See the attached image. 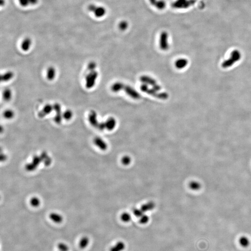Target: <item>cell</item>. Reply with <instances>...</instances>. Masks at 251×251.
Returning <instances> with one entry per match:
<instances>
[{
  "label": "cell",
  "instance_id": "cell-1",
  "mask_svg": "<svg viewBox=\"0 0 251 251\" xmlns=\"http://www.w3.org/2000/svg\"><path fill=\"white\" fill-rule=\"evenodd\" d=\"M140 89L142 92L149 94L150 96L155 97L161 100H167L168 98L169 95L166 92H159L154 89L153 88H149L148 85L143 84L140 86Z\"/></svg>",
  "mask_w": 251,
  "mask_h": 251
},
{
  "label": "cell",
  "instance_id": "cell-2",
  "mask_svg": "<svg viewBox=\"0 0 251 251\" xmlns=\"http://www.w3.org/2000/svg\"><path fill=\"white\" fill-rule=\"evenodd\" d=\"M241 54L239 51L234 50L232 52L230 57L225 60L222 63V68L223 69H228L233 66L236 62L241 60Z\"/></svg>",
  "mask_w": 251,
  "mask_h": 251
},
{
  "label": "cell",
  "instance_id": "cell-3",
  "mask_svg": "<svg viewBox=\"0 0 251 251\" xmlns=\"http://www.w3.org/2000/svg\"><path fill=\"white\" fill-rule=\"evenodd\" d=\"M139 80L143 84L152 86L153 87L152 88L156 91L159 92L161 90V87H160V85L158 84L156 81L151 77L147 76H142L140 77Z\"/></svg>",
  "mask_w": 251,
  "mask_h": 251
},
{
  "label": "cell",
  "instance_id": "cell-4",
  "mask_svg": "<svg viewBox=\"0 0 251 251\" xmlns=\"http://www.w3.org/2000/svg\"><path fill=\"white\" fill-rule=\"evenodd\" d=\"M98 76V73L96 70L90 71L86 78V87L87 88H92L96 84Z\"/></svg>",
  "mask_w": 251,
  "mask_h": 251
},
{
  "label": "cell",
  "instance_id": "cell-5",
  "mask_svg": "<svg viewBox=\"0 0 251 251\" xmlns=\"http://www.w3.org/2000/svg\"><path fill=\"white\" fill-rule=\"evenodd\" d=\"M88 9L89 11L94 14V15L97 17H102L106 13L105 8L101 6H96L95 4H90L89 5Z\"/></svg>",
  "mask_w": 251,
  "mask_h": 251
},
{
  "label": "cell",
  "instance_id": "cell-6",
  "mask_svg": "<svg viewBox=\"0 0 251 251\" xmlns=\"http://www.w3.org/2000/svg\"><path fill=\"white\" fill-rule=\"evenodd\" d=\"M123 90L128 96L134 99H139L141 98L140 94L135 89L129 85H125Z\"/></svg>",
  "mask_w": 251,
  "mask_h": 251
},
{
  "label": "cell",
  "instance_id": "cell-7",
  "mask_svg": "<svg viewBox=\"0 0 251 251\" xmlns=\"http://www.w3.org/2000/svg\"><path fill=\"white\" fill-rule=\"evenodd\" d=\"M53 110H55L57 113V115L54 118V120L57 124H61L62 121V118H63V116L61 114V106L59 103H55L53 105Z\"/></svg>",
  "mask_w": 251,
  "mask_h": 251
},
{
  "label": "cell",
  "instance_id": "cell-8",
  "mask_svg": "<svg viewBox=\"0 0 251 251\" xmlns=\"http://www.w3.org/2000/svg\"><path fill=\"white\" fill-rule=\"evenodd\" d=\"M88 120L92 126L97 128L99 122L98 121L97 115L96 111L94 110L90 111L88 115Z\"/></svg>",
  "mask_w": 251,
  "mask_h": 251
},
{
  "label": "cell",
  "instance_id": "cell-9",
  "mask_svg": "<svg viewBox=\"0 0 251 251\" xmlns=\"http://www.w3.org/2000/svg\"><path fill=\"white\" fill-rule=\"evenodd\" d=\"M53 110V105H50V104H48L46 105L45 107L43 108L42 110L40 111L38 113V116L40 118L44 117L46 116L47 115H49L51 113L52 111Z\"/></svg>",
  "mask_w": 251,
  "mask_h": 251
},
{
  "label": "cell",
  "instance_id": "cell-10",
  "mask_svg": "<svg viewBox=\"0 0 251 251\" xmlns=\"http://www.w3.org/2000/svg\"><path fill=\"white\" fill-rule=\"evenodd\" d=\"M167 35L166 33H164L161 35L160 40V49L163 50H167L169 48Z\"/></svg>",
  "mask_w": 251,
  "mask_h": 251
},
{
  "label": "cell",
  "instance_id": "cell-11",
  "mask_svg": "<svg viewBox=\"0 0 251 251\" xmlns=\"http://www.w3.org/2000/svg\"><path fill=\"white\" fill-rule=\"evenodd\" d=\"M94 142L95 144L101 150H106L108 147L107 143L101 138L99 137L95 138L94 139Z\"/></svg>",
  "mask_w": 251,
  "mask_h": 251
},
{
  "label": "cell",
  "instance_id": "cell-12",
  "mask_svg": "<svg viewBox=\"0 0 251 251\" xmlns=\"http://www.w3.org/2000/svg\"><path fill=\"white\" fill-rule=\"evenodd\" d=\"M105 125H106V129H108L109 131L113 130L116 127V121L114 118H109L108 119L105 121Z\"/></svg>",
  "mask_w": 251,
  "mask_h": 251
},
{
  "label": "cell",
  "instance_id": "cell-13",
  "mask_svg": "<svg viewBox=\"0 0 251 251\" xmlns=\"http://www.w3.org/2000/svg\"><path fill=\"white\" fill-rule=\"evenodd\" d=\"M188 64V61L186 59L180 58L178 59L175 63L176 68L178 69H184Z\"/></svg>",
  "mask_w": 251,
  "mask_h": 251
},
{
  "label": "cell",
  "instance_id": "cell-14",
  "mask_svg": "<svg viewBox=\"0 0 251 251\" xmlns=\"http://www.w3.org/2000/svg\"><path fill=\"white\" fill-rule=\"evenodd\" d=\"M31 39L30 38L27 37L24 39L21 43V49L24 51H28L30 49L32 45Z\"/></svg>",
  "mask_w": 251,
  "mask_h": 251
},
{
  "label": "cell",
  "instance_id": "cell-15",
  "mask_svg": "<svg viewBox=\"0 0 251 251\" xmlns=\"http://www.w3.org/2000/svg\"><path fill=\"white\" fill-rule=\"evenodd\" d=\"M39 0H18L19 4L22 7H26L29 6L37 5Z\"/></svg>",
  "mask_w": 251,
  "mask_h": 251
},
{
  "label": "cell",
  "instance_id": "cell-16",
  "mask_svg": "<svg viewBox=\"0 0 251 251\" xmlns=\"http://www.w3.org/2000/svg\"><path fill=\"white\" fill-rule=\"evenodd\" d=\"M125 84L121 82H116L111 86V89L113 92L117 93L124 89Z\"/></svg>",
  "mask_w": 251,
  "mask_h": 251
},
{
  "label": "cell",
  "instance_id": "cell-17",
  "mask_svg": "<svg viewBox=\"0 0 251 251\" xmlns=\"http://www.w3.org/2000/svg\"><path fill=\"white\" fill-rule=\"evenodd\" d=\"M126 248L125 244L122 241H118L110 248V251H123Z\"/></svg>",
  "mask_w": 251,
  "mask_h": 251
},
{
  "label": "cell",
  "instance_id": "cell-18",
  "mask_svg": "<svg viewBox=\"0 0 251 251\" xmlns=\"http://www.w3.org/2000/svg\"><path fill=\"white\" fill-rule=\"evenodd\" d=\"M49 218L53 222L57 223H60L63 221V217L61 215L57 213H51L49 215Z\"/></svg>",
  "mask_w": 251,
  "mask_h": 251
},
{
  "label": "cell",
  "instance_id": "cell-19",
  "mask_svg": "<svg viewBox=\"0 0 251 251\" xmlns=\"http://www.w3.org/2000/svg\"><path fill=\"white\" fill-rule=\"evenodd\" d=\"M56 76V71L55 68L51 67L48 68L47 71V77L49 80H52Z\"/></svg>",
  "mask_w": 251,
  "mask_h": 251
},
{
  "label": "cell",
  "instance_id": "cell-20",
  "mask_svg": "<svg viewBox=\"0 0 251 251\" xmlns=\"http://www.w3.org/2000/svg\"><path fill=\"white\" fill-rule=\"evenodd\" d=\"M89 244V239L87 236H84L80 240L79 245L81 249H84L88 247Z\"/></svg>",
  "mask_w": 251,
  "mask_h": 251
},
{
  "label": "cell",
  "instance_id": "cell-21",
  "mask_svg": "<svg viewBox=\"0 0 251 251\" xmlns=\"http://www.w3.org/2000/svg\"><path fill=\"white\" fill-rule=\"evenodd\" d=\"M14 73L11 71H8L1 76V81L6 82L11 80L14 77Z\"/></svg>",
  "mask_w": 251,
  "mask_h": 251
},
{
  "label": "cell",
  "instance_id": "cell-22",
  "mask_svg": "<svg viewBox=\"0 0 251 251\" xmlns=\"http://www.w3.org/2000/svg\"><path fill=\"white\" fill-rule=\"evenodd\" d=\"M155 206V205L154 202H150L147 203L142 206L140 209L144 213V212H146L147 211H150V210L154 209Z\"/></svg>",
  "mask_w": 251,
  "mask_h": 251
},
{
  "label": "cell",
  "instance_id": "cell-23",
  "mask_svg": "<svg viewBox=\"0 0 251 251\" xmlns=\"http://www.w3.org/2000/svg\"><path fill=\"white\" fill-rule=\"evenodd\" d=\"M12 92L10 89H6L3 92V99L6 101H9L10 100L12 97Z\"/></svg>",
  "mask_w": 251,
  "mask_h": 251
},
{
  "label": "cell",
  "instance_id": "cell-24",
  "mask_svg": "<svg viewBox=\"0 0 251 251\" xmlns=\"http://www.w3.org/2000/svg\"><path fill=\"white\" fill-rule=\"evenodd\" d=\"M3 116L6 119H11L14 117V113L12 110L8 109L3 112Z\"/></svg>",
  "mask_w": 251,
  "mask_h": 251
},
{
  "label": "cell",
  "instance_id": "cell-25",
  "mask_svg": "<svg viewBox=\"0 0 251 251\" xmlns=\"http://www.w3.org/2000/svg\"><path fill=\"white\" fill-rule=\"evenodd\" d=\"M189 187L192 190L197 191V190H199L201 188V185L198 182L194 181V182H190Z\"/></svg>",
  "mask_w": 251,
  "mask_h": 251
},
{
  "label": "cell",
  "instance_id": "cell-26",
  "mask_svg": "<svg viewBox=\"0 0 251 251\" xmlns=\"http://www.w3.org/2000/svg\"><path fill=\"white\" fill-rule=\"evenodd\" d=\"M62 116H63V118L65 120H69L71 119L73 117V113L71 110L68 109L63 113Z\"/></svg>",
  "mask_w": 251,
  "mask_h": 251
},
{
  "label": "cell",
  "instance_id": "cell-27",
  "mask_svg": "<svg viewBox=\"0 0 251 251\" xmlns=\"http://www.w3.org/2000/svg\"><path fill=\"white\" fill-rule=\"evenodd\" d=\"M121 221L124 222H128L131 220V216L128 213H123L121 215Z\"/></svg>",
  "mask_w": 251,
  "mask_h": 251
},
{
  "label": "cell",
  "instance_id": "cell-28",
  "mask_svg": "<svg viewBox=\"0 0 251 251\" xmlns=\"http://www.w3.org/2000/svg\"><path fill=\"white\" fill-rule=\"evenodd\" d=\"M41 161H42V159L41 157L39 156L35 155L33 158L32 162L34 165L37 167L38 166Z\"/></svg>",
  "mask_w": 251,
  "mask_h": 251
},
{
  "label": "cell",
  "instance_id": "cell-29",
  "mask_svg": "<svg viewBox=\"0 0 251 251\" xmlns=\"http://www.w3.org/2000/svg\"><path fill=\"white\" fill-rule=\"evenodd\" d=\"M57 247L60 251H69V246L64 243H60Z\"/></svg>",
  "mask_w": 251,
  "mask_h": 251
},
{
  "label": "cell",
  "instance_id": "cell-30",
  "mask_svg": "<svg viewBox=\"0 0 251 251\" xmlns=\"http://www.w3.org/2000/svg\"><path fill=\"white\" fill-rule=\"evenodd\" d=\"M30 204L33 207H37L40 204V201L37 197H33L31 199Z\"/></svg>",
  "mask_w": 251,
  "mask_h": 251
},
{
  "label": "cell",
  "instance_id": "cell-31",
  "mask_svg": "<svg viewBox=\"0 0 251 251\" xmlns=\"http://www.w3.org/2000/svg\"><path fill=\"white\" fill-rule=\"evenodd\" d=\"M37 167L33 163L27 164L25 166V168H26V170L29 171V172L34 171L36 169Z\"/></svg>",
  "mask_w": 251,
  "mask_h": 251
},
{
  "label": "cell",
  "instance_id": "cell-32",
  "mask_svg": "<svg viewBox=\"0 0 251 251\" xmlns=\"http://www.w3.org/2000/svg\"><path fill=\"white\" fill-rule=\"evenodd\" d=\"M240 243L241 245L243 247H246L249 245V241L245 237H241L240 240Z\"/></svg>",
  "mask_w": 251,
  "mask_h": 251
},
{
  "label": "cell",
  "instance_id": "cell-33",
  "mask_svg": "<svg viewBox=\"0 0 251 251\" xmlns=\"http://www.w3.org/2000/svg\"><path fill=\"white\" fill-rule=\"evenodd\" d=\"M139 218H140L139 222H140V223L142 224L147 223L149 220V217L147 215L143 214Z\"/></svg>",
  "mask_w": 251,
  "mask_h": 251
},
{
  "label": "cell",
  "instance_id": "cell-34",
  "mask_svg": "<svg viewBox=\"0 0 251 251\" xmlns=\"http://www.w3.org/2000/svg\"><path fill=\"white\" fill-rule=\"evenodd\" d=\"M133 213L135 216L137 217L140 218L141 216H142L144 214V212L141 210V209H135L133 211Z\"/></svg>",
  "mask_w": 251,
  "mask_h": 251
},
{
  "label": "cell",
  "instance_id": "cell-35",
  "mask_svg": "<svg viewBox=\"0 0 251 251\" xmlns=\"http://www.w3.org/2000/svg\"><path fill=\"white\" fill-rule=\"evenodd\" d=\"M121 161H122V163L125 165H128L131 163V159L129 156H126L122 158Z\"/></svg>",
  "mask_w": 251,
  "mask_h": 251
},
{
  "label": "cell",
  "instance_id": "cell-36",
  "mask_svg": "<svg viewBox=\"0 0 251 251\" xmlns=\"http://www.w3.org/2000/svg\"><path fill=\"white\" fill-rule=\"evenodd\" d=\"M96 63L94 61H91L89 62L88 65V69L90 71L95 70L96 67Z\"/></svg>",
  "mask_w": 251,
  "mask_h": 251
},
{
  "label": "cell",
  "instance_id": "cell-37",
  "mask_svg": "<svg viewBox=\"0 0 251 251\" xmlns=\"http://www.w3.org/2000/svg\"><path fill=\"white\" fill-rule=\"evenodd\" d=\"M43 161L44 162V164H45L46 166H49L51 164V163L52 159L51 158L48 156L46 159H45L43 160Z\"/></svg>",
  "mask_w": 251,
  "mask_h": 251
},
{
  "label": "cell",
  "instance_id": "cell-38",
  "mask_svg": "<svg viewBox=\"0 0 251 251\" xmlns=\"http://www.w3.org/2000/svg\"><path fill=\"white\" fill-rule=\"evenodd\" d=\"M97 128L99 129L100 130H104V129H106V125H105V122H99L98 126Z\"/></svg>",
  "mask_w": 251,
  "mask_h": 251
},
{
  "label": "cell",
  "instance_id": "cell-39",
  "mask_svg": "<svg viewBox=\"0 0 251 251\" xmlns=\"http://www.w3.org/2000/svg\"><path fill=\"white\" fill-rule=\"evenodd\" d=\"M6 158H7V157H6V155H1V159L2 161H4V160H6Z\"/></svg>",
  "mask_w": 251,
  "mask_h": 251
}]
</instances>
